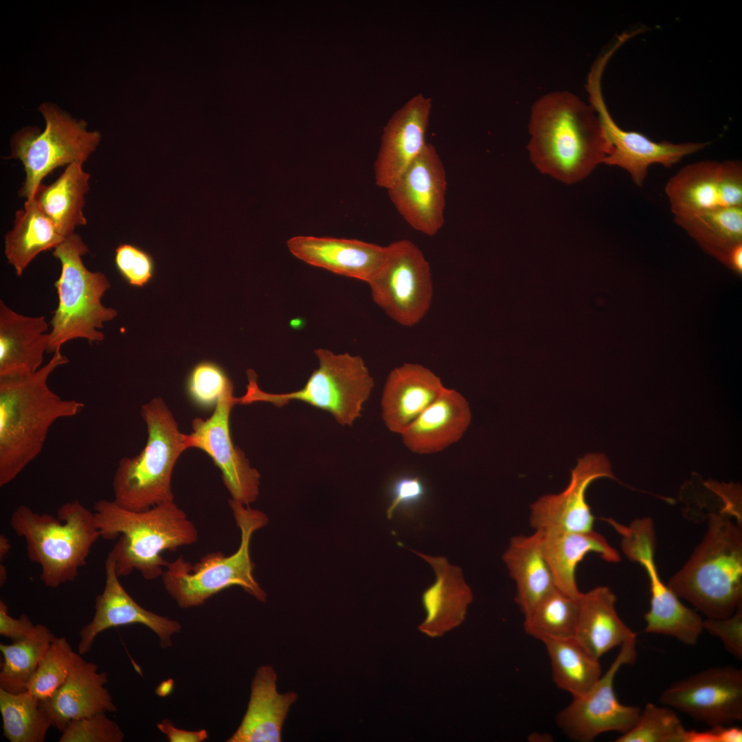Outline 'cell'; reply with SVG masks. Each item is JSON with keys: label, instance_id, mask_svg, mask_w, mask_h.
Instances as JSON below:
<instances>
[{"label": "cell", "instance_id": "46", "mask_svg": "<svg viewBox=\"0 0 742 742\" xmlns=\"http://www.w3.org/2000/svg\"><path fill=\"white\" fill-rule=\"evenodd\" d=\"M34 625L30 618L22 614L19 618L12 617L8 613L5 603L0 600V634L10 638L12 642L21 640L27 636L34 629Z\"/></svg>", "mask_w": 742, "mask_h": 742}, {"label": "cell", "instance_id": "17", "mask_svg": "<svg viewBox=\"0 0 742 742\" xmlns=\"http://www.w3.org/2000/svg\"><path fill=\"white\" fill-rule=\"evenodd\" d=\"M676 216L742 206V166L738 161H704L682 168L665 187Z\"/></svg>", "mask_w": 742, "mask_h": 742}, {"label": "cell", "instance_id": "45", "mask_svg": "<svg viewBox=\"0 0 742 742\" xmlns=\"http://www.w3.org/2000/svg\"><path fill=\"white\" fill-rule=\"evenodd\" d=\"M425 495V486L418 476H403L396 479L391 486V502L386 515L392 519L401 507L412 506L420 502Z\"/></svg>", "mask_w": 742, "mask_h": 742}, {"label": "cell", "instance_id": "23", "mask_svg": "<svg viewBox=\"0 0 742 742\" xmlns=\"http://www.w3.org/2000/svg\"><path fill=\"white\" fill-rule=\"evenodd\" d=\"M445 387L440 378L421 364L405 363L394 368L387 377L381 401L387 429L401 434Z\"/></svg>", "mask_w": 742, "mask_h": 742}, {"label": "cell", "instance_id": "20", "mask_svg": "<svg viewBox=\"0 0 742 742\" xmlns=\"http://www.w3.org/2000/svg\"><path fill=\"white\" fill-rule=\"evenodd\" d=\"M431 100L421 93L398 109L384 128L374 171L376 184L387 190L425 148Z\"/></svg>", "mask_w": 742, "mask_h": 742}, {"label": "cell", "instance_id": "37", "mask_svg": "<svg viewBox=\"0 0 742 742\" xmlns=\"http://www.w3.org/2000/svg\"><path fill=\"white\" fill-rule=\"evenodd\" d=\"M675 221L706 246L726 251L727 258L732 248L741 243L742 206L676 216Z\"/></svg>", "mask_w": 742, "mask_h": 742}, {"label": "cell", "instance_id": "49", "mask_svg": "<svg viewBox=\"0 0 742 742\" xmlns=\"http://www.w3.org/2000/svg\"><path fill=\"white\" fill-rule=\"evenodd\" d=\"M11 544L9 539L4 535H0V560L3 561L9 554Z\"/></svg>", "mask_w": 742, "mask_h": 742}, {"label": "cell", "instance_id": "32", "mask_svg": "<svg viewBox=\"0 0 742 742\" xmlns=\"http://www.w3.org/2000/svg\"><path fill=\"white\" fill-rule=\"evenodd\" d=\"M603 519L620 535L625 555L632 562L639 563L647 574L651 591L649 611L659 616L673 610L679 599L659 575L655 561L656 536L652 519L638 518L629 525L621 524L612 518Z\"/></svg>", "mask_w": 742, "mask_h": 742}, {"label": "cell", "instance_id": "51", "mask_svg": "<svg viewBox=\"0 0 742 742\" xmlns=\"http://www.w3.org/2000/svg\"><path fill=\"white\" fill-rule=\"evenodd\" d=\"M8 574L7 570L5 565L1 563L0 565V585L3 586L7 581Z\"/></svg>", "mask_w": 742, "mask_h": 742}, {"label": "cell", "instance_id": "35", "mask_svg": "<svg viewBox=\"0 0 742 742\" xmlns=\"http://www.w3.org/2000/svg\"><path fill=\"white\" fill-rule=\"evenodd\" d=\"M56 636L44 625H36L25 638L11 644H0L3 662L0 688L17 693L27 690L41 660Z\"/></svg>", "mask_w": 742, "mask_h": 742}, {"label": "cell", "instance_id": "2", "mask_svg": "<svg viewBox=\"0 0 742 742\" xmlns=\"http://www.w3.org/2000/svg\"><path fill=\"white\" fill-rule=\"evenodd\" d=\"M69 362L58 350L32 374L0 377V486L13 481L42 451L58 420L79 414L85 404L63 399L49 376Z\"/></svg>", "mask_w": 742, "mask_h": 742}, {"label": "cell", "instance_id": "13", "mask_svg": "<svg viewBox=\"0 0 742 742\" xmlns=\"http://www.w3.org/2000/svg\"><path fill=\"white\" fill-rule=\"evenodd\" d=\"M637 658L636 640L627 642L605 673L584 694L556 715V723L572 740L587 742L610 731L623 734L637 722L641 709L620 704L615 694L614 678L624 665L633 664Z\"/></svg>", "mask_w": 742, "mask_h": 742}, {"label": "cell", "instance_id": "29", "mask_svg": "<svg viewBox=\"0 0 742 742\" xmlns=\"http://www.w3.org/2000/svg\"><path fill=\"white\" fill-rule=\"evenodd\" d=\"M541 548L556 588L578 598L581 592L576 581L578 563L589 553H596L609 563L621 560L619 552L600 533L588 532L537 531Z\"/></svg>", "mask_w": 742, "mask_h": 742}, {"label": "cell", "instance_id": "27", "mask_svg": "<svg viewBox=\"0 0 742 742\" xmlns=\"http://www.w3.org/2000/svg\"><path fill=\"white\" fill-rule=\"evenodd\" d=\"M412 551L429 563L436 576L422 596L427 617L420 629L429 636H439L463 621L473 593L460 567L450 565L444 556Z\"/></svg>", "mask_w": 742, "mask_h": 742}, {"label": "cell", "instance_id": "5", "mask_svg": "<svg viewBox=\"0 0 742 742\" xmlns=\"http://www.w3.org/2000/svg\"><path fill=\"white\" fill-rule=\"evenodd\" d=\"M10 525L25 539L28 559L40 565V578L51 588L76 579L101 537L93 512L78 499L61 505L56 517L20 505Z\"/></svg>", "mask_w": 742, "mask_h": 742}, {"label": "cell", "instance_id": "39", "mask_svg": "<svg viewBox=\"0 0 742 742\" xmlns=\"http://www.w3.org/2000/svg\"><path fill=\"white\" fill-rule=\"evenodd\" d=\"M64 637H56L41 660L27 690L39 701L51 697L82 659Z\"/></svg>", "mask_w": 742, "mask_h": 742}, {"label": "cell", "instance_id": "44", "mask_svg": "<svg viewBox=\"0 0 742 742\" xmlns=\"http://www.w3.org/2000/svg\"><path fill=\"white\" fill-rule=\"evenodd\" d=\"M703 627L712 636L719 638L734 657L742 659V603L730 616L704 620Z\"/></svg>", "mask_w": 742, "mask_h": 742}, {"label": "cell", "instance_id": "41", "mask_svg": "<svg viewBox=\"0 0 742 742\" xmlns=\"http://www.w3.org/2000/svg\"><path fill=\"white\" fill-rule=\"evenodd\" d=\"M233 386L224 369L210 361L197 363L190 371L185 385L190 402L203 411L214 410L225 391Z\"/></svg>", "mask_w": 742, "mask_h": 742}, {"label": "cell", "instance_id": "11", "mask_svg": "<svg viewBox=\"0 0 742 742\" xmlns=\"http://www.w3.org/2000/svg\"><path fill=\"white\" fill-rule=\"evenodd\" d=\"M373 301L398 324L412 327L429 311L433 282L429 262L413 242L401 239L386 246L385 258L368 282Z\"/></svg>", "mask_w": 742, "mask_h": 742}, {"label": "cell", "instance_id": "7", "mask_svg": "<svg viewBox=\"0 0 742 742\" xmlns=\"http://www.w3.org/2000/svg\"><path fill=\"white\" fill-rule=\"evenodd\" d=\"M234 519L240 530V543L235 552L225 555L210 552L192 564L182 556L168 562L161 577L168 594L181 608L197 607L214 594L232 586L242 587L260 602L267 594L256 581L250 555L254 533L269 522L267 515L230 499Z\"/></svg>", "mask_w": 742, "mask_h": 742}, {"label": "cell", "instance_id": "42", "mask_svg": "<svg viewBox=\"0 0 742 742\" xmlns=\"http://www.w3.org/2000/svg\"><path fill=\"white\" fill-rule=\"evenodd\" d=\"M124 734L118 724L104 712L96 713L70 722L59 742H122Z\"/></svg>", "mask_w": 742, "mask_h": 742}, {"label": "cell", "instance_id": "21", "mask_svg": "<svg viewBox=\"0 0 742 742\" xmlns=\"http://www.w3.org/2000/svg\"><path fill=\"white\" fill-rule=\"evenodd\" d=\"M286 245L295 258L308 265L368 284L386 254V246L341 238L295 236Z\"/></svg>", "mask_w": 742, "mask_h": 742}, {"label": "cell", "instance_id": "28", "mask_svg": "<svg viewBox=\"0 0 742 742\" xmlns=\"http://www.w3.org/2000/svg\"><path fill=\"white\" fill-rule=\"evenodd\" d=\"M616 597L607 586H598L578 598L574 638L592 656L600 659L611 649L636 640L616 609Z\"/></svg>", "mask_w": 742, "mask_h": 742}, {"label": "cell", "instance_id": "6", "mask_svg": "<svg viewBox=\"0 0 742 742\" xmlns=\"http://www.w3.org/2000/svg\"><path fill=\"white\" fill-rule=\"evenodd\" d=\"M146 444L133 457H124L113 477V499L122 508L139 511L175 500L171 480L175 464L189 449L171 411L160 397L141 407Z\"/></svg>", "mask_w": 742, "mask_h": 742}, {"label": "cell", "instance_id": "8", "mask_svg": "<svg viewBox=\"0 0 742 742\" xmlns=\"http://www.w3.org/2000/svg\"><path fill=\"white\" fill-rule=\"evenodd\" d=\"M88 252L87 245L75 233L53 249L52 255L60 261L61 271L54 283L58 305L50 320L47 352L60 350L73 339L102 341L104 324L117 314L102 302L111 283L103 273L89 271L85 267L82 256Z\"/></svg>", "mask_w": 742, "mask_h": 742}, {"label": "cell", "instance_id": "18", "mask_svg": "<svg viewBox=\"0 0 742 742\" xmlns=\"http://www.w3.org/2000/svg\"><path fill=\"white\" fill-rule=\"evenodd\" d=\"M601 477L616 480L604 454L589 453L578 459L561 493L541 496L530 506L531 527L541 532L593 530L594 517L585 493L590 484Z\"/></svg>", "mask_w": 742, "mask_h": 742}, {"label": "cell", "instance_id": "38", "mask_svg": "<svg viewBox=\"0 0 742 742\" xmlns=\"http://www.w3.org/2000/svg\"><path fill=\"white\" fill-rule=\"evenodd\" d=\"M578 609V598L556 589L524 615V630L541 642L574 637Z\"/></svg>", "mask_w": 742, "mask_h": 742}, {"label": "cell", "instance_id": "19", "mask_svg": "<svg viewBox=\"0 0 742 742\" xmlns=\"http://www.w3.org/2000/svg\"><path fill=\"white\" fill-rule=\"evenodd\" d=\"M117 575L114 561L108 554L105 561L103 591L95 599V612L90 622L79 631L78 653L84 655L92 648L96 637L112 627L142 625L154 631L163 648L171 645V636L180 631L177 621L158 615L139 605L125 590Z\"/></svg>", "mask_w": 742, "mask_h": 742}, {"label": "cell", "instance_id": "50", "mask_svg": "<svg viewBox=\"0 0 742 742\" xmlns=\"http://www.w3.org/2000/svg\"><path fill=\"white\" fill-rule=\"evenodd\" d=\"M173 682L171 679H168L163 682L157 688V693L159 696H166L170 693L172 688Z\"/></svg>", "mask_w": 742, "mask_h": 742}, {"label": "cell", "instance_id": "47", "mask_svg": "<svg viewBox=\"0 0 742 742\" xmlns=\"http://www.w3.org/2000/svg\"><path fill=\"white\" fill-rule=\"evenodd\" d=\"M157 727L171 742H201L208 737L207 732L204 729L197 731L179 729L168 719L163 720L157 724Z\"/></svg>", "mask_w": 742, "mask_h": 742}, {"label": "cell", "instance_id": "15", "mask_svg": "<svg viewBox=\"0 0 742 742\" xmlns=\"http://www.w3.org/2000/svg\"><path fill=\"white\" fill-rule=\"evenodd\" d=\"M659 701L712 727L742 721V671L710 667L674 682Z\"/></svg>", "mask_w": 742, "mask_h": 742}, {"label": "cell", "instance_id": "24", "mask_svg": "<svg viewBox=\"0 0 742 742\" xmlns=\"http://www.w3.org/2000/svg\"><path fill=\"white\" fill-rule=\"evenodd\" d=\"M466 398L445 387L439 396L400 435L405 446L417 454H431L457 442L470 425Z\"/></svg>", "mask_w": 742, "mask_h": 742}, {"label": "cell", "instance_id": "22", "mask_svg": "<svg viewBox=\"0 0 742 742\" xmlns=\"http://www.w3.org/2000/svg\"><path fill=\"white\" fill-rule=\"evenodd\" d=\"M108 673L82 658L63 684L49 698L40 701L51 726L62 732L72 721L100 712H114L117 707L104 685Z\"/></svg>", "mask_w": 742, "mask_h": 742}, {"label": "cell", "instance_id": "10", "mask_svg": "<svg viewBox=\"0 0 742 742\" xmlns=\"http://www.w3.org/2000/svg\"><path fill=\"white\" fill-rule=\"evenodd\" d=\"M38 111L45 122L43 131L25 128L12 139L11 157L21 161L25 172L19 195L26 199L34 196L43 179L58 167L83 164L102 137L98 131H89L85 121L51 103H43Z\"/></svg>", "mask_w": 742, "mask_h": 742}, {"label": "cell", "instance_id": "16", "mask_svg": "<svg viewBox=\"0 0 742 742\" xmlns=\"http://www.w3.org/2000/svg\"><path fill=\"white\" fill-rule=\"evenodd\" d=\"M447 174L434 146L419 156L387 190L399 214L414 229L433 236L445 223Z\"/></svg>", "mask_w": 742, "mask_h": 742}, {"label": "cell", "instance_id": "1", "mask_svg": "<svg viewBox=\"0 0 742 742\" xmlns=\"http://www.w3.org/2000/svg\"><path fill=\"white\" fill-rule=\"evenodd\" d=\"M529 132L532 162L567 184L586 178L610 152L595 109L566 91L548 93L535 102Z\"/></svg>", "mask_w": 742, "mask_h": 742}, {"label": "cell", "instance_id": "9", "mask_svg": "<svg viewBox=\"0 0 742 742\" xmlns=\"http://www.w3.org/2000/svg\"><path fill=\"white\" fill-rule=\"evenodd\" d=\"M315 354L318 368L304 386L294 392H264L258 386L255 372L247 370V392L238 398V404L267 402L282 407L291 401H301L330 413L342 426L352 425L361 416L363 406L370 396L374 386L373 377L359 356L336 354L324 348L316 350Z\"/></svg>", "mask_w": 742, "mask_h": 742}, {"label": "cell", "instance_id": "40", "mask_svg": "<svg viewBox=\"0 0 742 742\" xmlns=\"http://www.w3.org/2000/svg\"><path fill=\"white\" fill-rule=\"evenodd\" d=\"M686 730L677 714L668 706L648 703L639 718L616 742H682Z\"/></svg>", "mask_w": 742, "mask_h": 742}, {"label": "cell", "instance_id": "33", "mask_svg": "<svg viewBox=\"0 0 742 742\" xmlns=\"http://www.w3.org/2000/svg\"><path fill=\"white\" fill-rule=\"evenodd\" d=\"M90 177L82 164H71L52 183H41L34 196L65 238L74 234L76 227L87 224L82 210Z\"/></svg>", "mask_w": 742, "mask_h": 742}, {"label": "cell", "instance_id": "25", "mask_svg": "<svg viewBox=\"0 0 742 742\" xmlns=\"http://www.w3.org/2000/svg\"><path fill=\"white\" fill-rule=\"evenodd\" d=\"M48 328L44 316L18 313L0 301V377L30 375L43 366Z\"/></svg>", "mask_w": 742, "mask_h": 742}, {"label": "cell", "instance_id": "34", "mask_svg": "<svg viewBox=\"0 0 742 742\" xmlns=\"http://www.w3.org/2000/svg\"><path fill=\"white\" fill-rule=\"evenodd\" d=\"M542 642L550 660L553 681L573 697L587 692L602 675L599 660L574 637L547 639Z\"/></svg>", "mask_w": 742, "mask_h": 742}, {"label": "cell", "instance_id": "3", "mask_svg": "<svg viewBox=\"0 0 742 742\" xmlns=\"http://www.w3.org/2000/svg\"><path fill=\"white\" fill-rule=\"evenodd\" d=\"M93 510L100 537L118 538L109 554L120 577L135 570L146 580H155L168 563L163 552L192 545L199 539L195 524L175 500L135 511L113 500L100 499Z\"/></svg>", "mask_w": 742, "mask_h": 742}, {"label": "cell", "instance_id": "36", "mask_svg": "<svg viewBox=\"0 0 742 742\" xmlns=\"http://www.w3.org/2000/svg\"><path fill=\"white\" fill-rule=\"evenodd\" d=\"M4 737L10 742H43L50 722L40 701L27 690L14 693L0 688Z\"/></svg>", "mask_w": 742, "mask_h": 742}, {"label": "cell", "instance_id": "4", "mask_svg": "<svg viewBox=\"0 0 742 742\" xmlns=\"http://www.w3.org/2000/svg\"><path fill=\"white\" fill-rule=\"evenodd\" d=\"M706 519L701 541L667 585L706 618H723L742 603V513L722 508Z\"/></svg>", "mask_w": 742, "mask_h": 742}, {"label": "cell", "instance_id": "30", "mask_svg": "<svg viewBox=\"0 0 742 742\" xmlns=\"http://www.w3.org/2000/svg\"><path fill=\"white\" fill-rule=\"evenodd\" d=\"M502 559L515 582V601L524 615L557 589L538 532L512 537Z\"/></svg>", "mask_w": 742, "mask_h": 742}, {"label": "cell", "instance_id": "14", "mask_svg": "<svg viewBox=\"0 0 742 742\" xmlns=\"http://www.w3.org/2000/svg\"><path fill=\"white\" fill-rule=\"evenodd\" d=\"M233 393L234 385L222 395L210 417L193 419L192 431L186 434V438L189 448L204 451L220 470L231 499L249 506L258 497L260 475L232 441L230 414L233 407L238 404Z\"/></svg>", "mask_w": 742, "mask_h": 742}, {"label": "cell", "instance_id": "26", "mask_svg": "<svg viewBox=\"0 0 742 742\" xmlns=\"http://www.w3.org/2000/svg\"><path fill=\"white\" fill-rule=\"evenodd\" d=\"M277 675L272 666L257 669L252 681L247 710L240 726L229 742H280L282 730L295 692L280 694L276 687Z\"/></svg>", "mask_w": 742, "mask_h": 742}, {"label": "cell", "instance_id": "43", "mask_svg": "<svg viewBox=\"0 0 742 742\" xmlns=\"http://www.w3.org/2000/svg\"><path fill=\"white\" fill-rule=\"evenodd\" d=\"M115 264L122 278L131 286L142 287L153 278L155 261L142 249L131 245L121 244L115 249Z\"/></svg>", "mask_w": 742, "mask_h": 742}, {"label": "cell", "instance_id": "48", "mask_svg": "<svg viewBox=\"0 0 742 742\" xmlns=\"http://www.w3.org/2000/svg\"><path fill=\"white\" fill-rule=\"evenodd\" d=\"M732 267L739 272L742 270V245H737L732 250L728 260Z\"/></svg>", "mask_w": 742, "mask_h": 742}, {"label": "cell", "instance_id": "12", "mask_svg": "<svg viewBox=\"0 0 742 742\" xmlns=\"http://www.w3.org/2000/svg\"><path fill=\"white\" fill-rule=\"evenodd\" d=\"M608 60L605 55L597 58L586 85L589 104L595 109L610 145V152L603 164L627 170L635 184L642 186L650 166L658 164L671 168L683 157L701 150L707 144L656 142L640 133L619 127L611 116L602 93L601 78Z\"/></svg>", "mask_w": 742, "mask_h": 742}, {"label": "cell", "instance_id": "31", "mask_svg": "<svg viewBox=\"0 0 742 742\" xmlns=\"http://www.w3.org/2000/svg\"><path fill=\"white\" fill-rule=\"evenodd\" d=\"M65 238L36 199L30 198L16 212L14 227L5 236V256L20 277L39 254L54 249Z\"/></svg>", "mask_w": 742, "mask_h": 742}]
</instances>
